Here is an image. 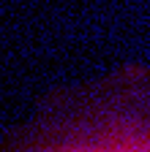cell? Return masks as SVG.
<instances>
[{"label": "cell", "mask_w": 150, "mask_h": 152, "mask_svg": "<svg viewBox=\"0 0 150 152\" xmlns=\"http://www.w3.org/2000/svg\"><path fill=\"white\" fill-rule=\"evenodd\" d=\"M0 152H150V60L128 57L35 95Z\"/></svg>", "instance_id": "obj_1"}]
</instances>
